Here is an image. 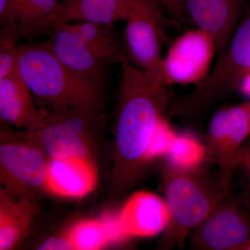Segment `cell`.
Here are the masks:
<instances>
[{
	"label": "cell",
	"instance_id": "6da1fadb",
	"mask_svg": "<svg viewBox=\"0 0 250 250\" xmlns=\"http://www.w3.org/2000/svg\"><path fill=\"white\" fill-rule=\"evenodd\" d=\"M119 103L115 124L111 192L126 193L137 184L155 154L174 93L162 77L122 65Z\"/></svg>",
	"mask_w": 250,
	"mask_h": 250
},
{
	"label": "cell",
	"instance_id": "7a4b0ae2",
	"mask_svg": "<svg viewBox=\"0 0 250 250\" xmlns=\"http://www.w3.org/2000/svg\"><path fill=\"white\" fill-rule=\"evenodd\" d=\"M210 164L207 159L201 164L186 165L171 159L163 164L167 220L159 249L182 248L190 233L231 192V181Z\"/></svg>",
	"mask_w": 250,
	"mask_h": 250
},
{
	"label": "cell",
	"instance_id": "3957f363",
	"mask_svg": "<svg viewBox=\"0 0 250 250\" xmlns=\"http://www.w3.org/2000/svg\"><path fill=\"white\" fill-rule=\"evenodd\" d=\"M18 72L41 107H77L102 110L103 88L70 72L54 56L45 41L20 45Z\"/></svg>",
	"mask_w": 250,
	"mask_h": 250
},
{
	"label": "cell",
	"instance_id": "277c9868",
	"mask_svg": "<svg viewBox=\"0 0 250 250\" xmlns=\"http://www.w3.org/2000/svg\"><path fill=\"white\" fill-rule=\"evenodd\" d=\"M250 71V6L207 76L187 95L171 101L167 114L196 125L210 110L239 90Z\"/></svg>",
	"mask_w": 250,
	"mask_h": 250
},
{
	"label": "cell",
	"instance_id": "5b68a950",
	"mask_svg": "<svg viewBox=\"0 0 250 250\" xmlns=\"http://www.w3.org/2000/svg\"><path fill=\"white\" fill-rule=\"evenodd\" d=\"M47 109L45 123L23 131L49 158L80 156L94 159L95 142L107 123L102 110L69 107Z\"/></svg>",
	"mask_w": 250,
	"mask_h": 250
},
{
	"label": "cell",
	"instance_id": "8992f818",
	"mask_svg": "<svg viewBox=\"0 0 250 250\" xmlns=\"http://www.w3.org/2000/svg\"><path fill=\"white\" fill-rule=\"evenodd\" d=\"M49 158L21 130L2 124L0 130L1 188L18 197L36 199L47 192Z\"/></svg>",
	"mask_w": 250,
	"mask_h": 250
},
{
	"label": "cell",
	"instance_id": "52a82bcc",
	"mask_svg": "<svg viewBox=\"0 0 250 250\" xmlns=\"http://www.w3.org/2000/svg\"><path fill=\"white\" fill-rule=\"evenodd\" d=\"M125 43L128 60L135 66L162 77V51L168 44L169 24L179 27L166 14L159 0H126Z\"/></svg>",
	"mask_w": 250,
	"mask_h": 250
},
{
	"label": "cell",
	"instance_id": "ba28073f",
	"mask_svg": "<svg viewBox=\"0 0 250 250\" xmlns=\"http://www.w3.org/2000/svg\"><path fill=\"white\" fill-rule=\"evenodd\" d=\"M248 192H229L189 235L197 250H245L250 243Z\"/></svg>",
	"mask_w": 250,
	"mask_h": 250
},
{
	"label": "cell",
	"instance_id": "9c48e42d",
	"mask_svg": "<svg viewBox=\"0 0 250 250\" xmlns=\"http://www.w3.org/2000/svg\"><path fill=\"white\" fill-rule=\"evenodd\" d=\"M217 54L214 41L205 31H188L169 45L163 57L161 72L167 85L201 82L210 72Z\"/></svg>",
	"mask_w": 250,
	"mask_h": 250
},
{
	"label": "cell",
	"instance_id": "30bf717a",
	"mask_svg": "<svg viewBox=\"0 0 250 250\" xmlns=\"http://www.w3.org/2000/svg\"><path fill=\"white\" fill-rule=\"evenodd\" d=\"M45 42L70 72L82 80L103 88L108 81L107 65L92 53L73 31L65 24H57Z\"/></svg>",
	"mask_w": 250,
	"mask_h": 250
},
{
	"label": "cell",
	"instance_id": "8fae6325",
	"mask_svg": "<svg viewBox=\"0 0 250 250\" xmlns=\"http://www.w3.org/2000/svg\"><path fill=\"white\" fill-rule=\"evenodd\" d=\"M188 21L208 33L221 53L240 22L243 0H183Z\"/></svg>",
	"mask_w": 250,
	"mask_h": 250
},
{
	"label": "cell",
	"instance_id": "7c38bea8",
	"mask_svg": "<svg viewBox=\"0 0 250 250\" xmlns=\"http://www.w3.org/2000/svg\"><path fill=\"white\" fill-rule=\"evenodd\" d=\"M98 180L94 159L67 156L49 158L47 192L66 198H82L93 192Z\"/></svg>",
	"mask_w": 250,
	"mask_h": 250
},
{
	"label": "cell",
	"instance_id": "4fadbf2b",
	"mask_svg": "<svg viewBox=\"0 0 250 250\" xmlns=\"http://www.w3.org/2000/svg\"><path fill=\"white\" fill-rule=\"evenodd\" d=\"M33 97L18 71L0 79V118L3 124L23 131L41 127L47 118V109L39 106Z\"/></svg>",
	"mask_w": 250,
	"mask_h": 250
},
{
	"label": "cell",
	"instance_id": "5bb4252c",
	"mask_svg": "<svg viewBox=\"0 0 250 250\" xmlns=\"http://www.w3.org/2000/svg\"><path fill=\"white\" fill-rule=\"evenodd\" d=\"M116 220L122 236H152L165 228L167 212L159 197L139 192L130 197Z\"/></svg>",
	"mask_w": 250,
	"mask_h": 250
},
{
	"label": "cell",
	"instance_id": "9a60e30c",
	"mask_svg": "<svg viewBox=\"0 0 250 250\" xmlns=\"http://www.w3.org/2000/svg\"><path fill=\"white\" fill-rule=\"evenodd\" d=\"M40 211L36 199L18 197L0 189V250H14L29 235Z\"/></svg>",
	"mask_w": 250,
	"mask_h": 250
},
{
	"label": "cell",
	"instance_id": "2e32d148",
	"mask_svg": "<svg viewBox=\"0 0 250 250\" xmlns=\"http://www.w3.org/2000/svg\"><path fill=\"white\" fill-rule=\"evenodd\" d=\"M126 0H61L56 12L54 27L72 22L114 24L126 21Z\"/></svg>",
	"mask_w": 250,
	"mask_h": 250
},
{
	"label": "cell",
	"instance_id": "e0dca14e",
	"mask_svg": "<svg viewBox=\"0 0 250 250\" xmlns=\"http://www.w3.org/2000/svg\"><path fill=\"white\" fill-rule=\"evenodd\" d=\"M61 0H11L9 25L18 27L22 39L30 42L54 27L56 12Z\"/></svg>",
	"mask_w": 250,
	"mask_h": 250
},
{
	"label": "cell",
	"instance_id": "ac0fdd59",
	"mask_svg": "<svg viewBox=\"0 0 250 250\" xmlns=\"http://www.w3.org/2000/svg\"><path fill=\"white\" fill-rule=\"evenodd\" d=\"M63 24L80 36L92 53L107 66L122 65L129 61L118 40L114 24L87 22Z\"/></svg>",
	"mask_w": 250,
	"mask_h": 250
},
{
	"label": "cell",
	"instance_id": "d6986e66",
	"mask_svg": "<svg viewBox=\"0 0 250 250\" xmlns=\"http://www.w3.org/2000/svg\"><path fill=\"white\" fill-rule=\"evenodd\" d=\"M74 250H98L122 237L116 219L80 220L66 229Z\"/></svg>",
	"mask_w": 250,
	"mask_h": 250
},
{
	"label": "cell",
	"instance_id": "ffe728a7",
	"mask_svg": "<svg viewBox=\"0 0 250 250\" xmlns=\"http://www.w3.org/2000/svg\"><path fill=\"white\" fill-rule=\"evenodd\" d=\"M249 108L250 101L229 107L226 144L219 169L231 181L237 168V156L250 136Z\"/></svg>",
	"mask_w": 250,
	"mask_h": 250
},
{
	"label": "cell",
	"instance_id": "44dd1931",
	"mask_svg": "<svg viewBox=\"0 0 250 250\" xmlns=\"http://www.w3.org/2000/svg\"><path fill=\"white\" fill-rule=\"evenodd\" d=\"M229 107L218 110L210 118L205 136L206 159L215 166L221 164L228 131Z\"/></svg>",
	"mask_w": 250,
	"mask_h": 250
},
{
	"label": "cell",
	"instance_id": "7402d4cb",
	"mask_svg": "<svg viewBox=\"0 0 250 250\" xmlns=\"http://www.w3.org/2000/svg\"><path fill=\"white\" fill-rule=\"evenodd\" d=\"M22 33L14 26H5L0 30V79L18 71L20 45Z\"/></svg>",
	"mask_w": 250,
	"mask_h": 250
},
{
	"label": "cell",
	"instance_id": "603a6c76",
	"mask_svg": "<svg viewBox=\"0 0 250 250\" xmlns=\"http://www.w3.org/2000/svg\"><path fill=\"white\" fill-rule=\"evenodd\" d=\"M166 14L174 21L179 28L184 27L188 19L184 9L183 0H159Z\"/></svg>",
	"mask_w": 250,
	"mask_h": 250
},
{
	"label": "cell",
	"instance_id": "cb8c5ba5",
	"mask_svg": "<svg viewBox=\"0 0 250 250\" xmlns=\"http://www.w3.org/2000/svg\"><path fill=\"white\" fill-rule=\"evenodd\" d=\"M37 250H74L66 230L62 231L58 234L49 237L38 246Z\"/></svg>",
	"mask_w": 250,
	"mask_h": 250
},
{
	"label": "cell",
	"instance_id": "d4e9b609",
	"mask_svg": "<svg viewBox=\"0 0 250 250\" xmlns=\"http://www.w3.org/2000/svg\"><path fill=\"white\" fill-rule=\"evenodd\" d=\"M237 167H241L250 179V144L242 147L236 159Z\"/></svg>",
	"mask_w": 250,
	"mask_h": 250
},
{
	"label": "cell",
	"instance_id": "484cf974",
	"mask_svg": "<svg viewBox=\"0 0 250 250\" xmlns=\"http://www.w3.org/2000/svg\"><path fill=\"white\" fill-rule=\"evenodd\" d=\"M10 3L11 0H0V24L1 27L9 25Z\"/></svg>",
	"mask_w": 250,
	"mask_h": 250
},
{
	"label": "cell",
	"instance_id": "4316f807",
	"mask_svg": "<svg viewBox=\"0 0 250 250\" xmlns=\"http://www.w3.org/2000/svg\"><path fill=\"white\" fill-rule=\"evenodd\" d=\"M239 90H242L246 95L250 96V71L242 80Z\"/></svg>",
	"mask_w": 250,
	"mask_h": 250
},
{
	"label": "cell",
	"instance_id": "83f0119b",
	"mask_svg": "<svg viewBox=\"0 0 250 250\" xmlns=\"http://www.w3.org/2000/svg\"><path fill=\"white\" fill-rule=\"evenodd\" d=\"M245 250H250V243L248 245V246L246 247V249Z\"/></svg>",
	"mask_w": 250,
	"mask_h": 250
},
{
	"label": "cell",
	"instance_id": "f1b7e54d",
	"mask_svg": "<svg viewBox=\"0 0 250 250\" xmlns=\"http://www.w3.org/2000/svg\"><path fill=\"white\" fill-rule=\"evenodd\" d=\"M249 116H250V100Z\"/></svg>",
	"mask_w": 250,
	"mask_h": 250
},
{
	"label": "cell",
	"instance_id": "f546056e",
	"mask_svg": "<svg viewBox=\"0 0 250 250\" xmlns=\"http://www.w3.org/2000/svg\"><path fill=\"white\" fill-rule=\"evenodd\" d=\"M249 181H250V179H249Z\"/></svg>",
	"mask_w": 250,
	"mask_h": 250
}]
</instances>
